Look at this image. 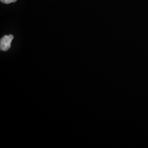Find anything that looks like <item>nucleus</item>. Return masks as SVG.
<instances>
[{
  "label": "nucleus",
  "mask_w": 148,
  "mask_h": 148,
  "mask_svg": "<svg viewBox=\"0 0 148 148\" xmlns=\"http://www.w3.org/2000/svg\"><path fill=\"white\" fill-rule=\"evenodd\" d=\"M12 35H5L0 41V49L2 51H7L11 48V42L13 39Z\"/></svg>",
  "instance_id": "obj_1"
},
{
  "label": "nucleus",
  "mask_w": 148,
  "mask_h": 148,
  "mask_svg": "<svg viewBox=\"0 0 148 148\" xmlns=\"http://www.w3.org/2000/svg\"><path fill=\"white\" fill-rule=\"evenodd\" d=\"M1 2H2V3H4L5 4H10L11 3L13 2H16V0H0Z\"/></svg>",
  "instance_id": "obj_2"
}]
</instances>
